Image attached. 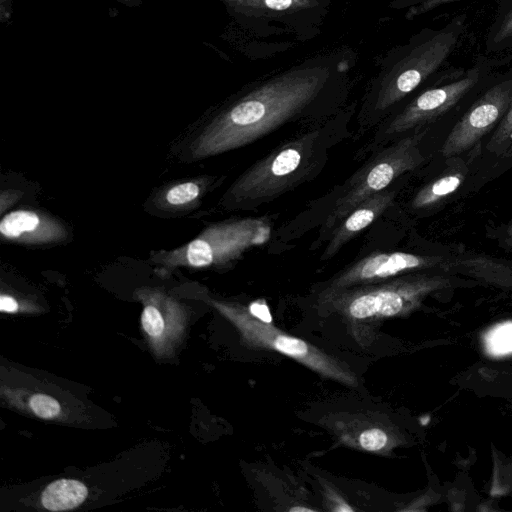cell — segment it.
Returning <instances> with one entry per match:
<instances>
[{"instance_id":"obj_12","label":"cell","mask_w":512,"mask_h":512,"mask_svg":"<svg viewBox=\"0 0 512 512\" xmlns=\"http://www.w3.org/2000/svg\"><path fill=\"white\" fill-rule=\"evenodd\" d=\"M2 239L25 245H46L64 241V224L47 213L18 209L7 213L0 222Z\"/></svg>"},{"instance_id":"obj_23","label":"cell","mask_w":512,"mask_h":512,"mask_svg":"<svg viewBox=\"0 0 512 512\" xmlns=\"http://www.w3.org/2000/svg\"><path fill=\"white\" fill-rule=\"evenodd\" d=\"M358 442L364 450L380 451L387 447L389 436L380 428H370L359 435Z\"/></svg>"},{"instance_id":"obj_16","label":"cell","mask_w":512,"mask_h":512,"mask_svg":"<svg viewBox=\"0 0 512 512\" xmlns=\"http://www.w3.org/2000/svg\"><path fill=\"white\" fill-rule=\"evenodd\" d=\"M464 180L462 171L446 172L422 187L412 200V207H431L459 189Z\"/></svg>"},{"instance_id":"obj_17","label":"cell","mask_w":512,"mask_h":512,"mask_svg":"<svg viewBox=\"0 0 512 512\" xmlns=\"http://www.w3.org/2000/svg\"><path fill=\"white\" fill-rule=\"evenodd\" d=\"M204 184L200 181H185L170 187L164 194L165 202L172 207H184L194 203L201 195Z\"/></svg>"},{"instance_id":"obj_5","label":"cell","mask_w":512,"mask_h":512,"mask_svg":"<svg viewBox=\"0 0 512 512\" xmlns=\"http://www.w3.org/2000/svg\"><path fill=\"white\" fill-rule=\"evenodd\" d=\"M449 285L436 275L405 276L349 288L323 297L352 320H379L416 310L431 293Z\"/></svg>"},{"instance_id":"obj_2","label":"cell","mask_w":512,"mask_h":512,"mask_svg":"<svg viewBox=\"0 0 512 512\" xmlns=\"http://www.w3.org/2000/svg\"><path fill=\"white\" fill-rule=\"evenodd\" d=\"M466 17L457 15L443 26L425 27L389 50L371 80L364 107L372 114L388 112L448 63L466 31Z\"/></svg>"},{"instance_id":"obj_13","label":"cell","mask_w":512,"mask_h":512,"mask_svg":"<svg viewBox=\"0 0 512 512\" xmlns=\"http://www.w3.org/2000/svg\"><path fill=\"white\" fill-rule=\"evenodd\" d=\"M394 191L383 190L355 207L333 230L324 259L333 257L348 241L372 224L392 203Z\"/></svg>"},{"instance_id":"obj_19","label":"cell","mask_w":512,"mask_h":512,"mask_svg":"<svg viewBox=\"0 0 512 512\" xmlns=\"http://www.w3.org/2000/svg\"><path fill=\"white\" fill-rule=\"evenodd\" d=\"M455 1L459 0H392L389 7L404 11V18L406 20H413L444 4Z\"/></svg>"},{"instance_id":"obj_9","label":"cell","mask_w":512,"mask_h":512,"mask_svg":"<svg viewBox=\"0 0 512 512\" xmlns=\"http://www.w3.org/2000/svg\"><path fill=\"white\" fill-rule=\"evenodd\" d=\"M512 102V66L497 73L453 126L441 153L451 158L472 148L506 114Z\"/></svg>"},{"instance_id":"obj_21","label":"cell","mask_w":512,"mask_h":512,"mask_svg":"<svg viewBox=\"0 0 512 512\" xmlns=\"http://www.w3.org/2000/svg\"><path fill=\"white\" fill-rule=\"evenodd\" d=\"M142 326L145 332L152 337H159L164 330V319L157 303L149 293V304H147L142 312Z\"/></svg>"},{"instance_id":"obj_24","label":"cell","mask_w":512,"mask_h":512,"mask_svg":"<svg viewBox=\"0 0 512 512\" xmlns=\"http://www.w3.org/2000/svg\"><path fill=\"white\" fill-rule=\"evenodd\" d=\"M249 311L258 319L264 322H272L268 306L263 301L251 303L248 307Z\"/></svg>"},{"instance_id":"obj_29","label":"cell","mask_w":512,"mask_h":512,"mask_svg":"<svg viewBox=\"0 0 512 512\" xmlns=\"http://www.w3.org/2000/svg\"><path fill=\"white\" fill-rule=\"evenodd\" d=\"M509 233H510V235H511V237H512V226H511V227H510V229H509Z\"/></svg>"},{"instance_id":"obj_10","label":"cell","mask_w":512,"mask_h":512,"mask_svg":"<svg viewBox=\"0 0 512 512\" xmlns=\"http://www.w3.org/2000/svg\"><path fill=\"white\" fill-rule=\"evenodd\" d=\"M250 29L280 24L286 32L307 39L315 35L331 0H219Z\"/></svg>"},{"instance_id":"obj_20","label":"cell","mask_w":512,"mask_h":512,"mask_svg":"<svg viewBox=\"0 0 512 512\" xmlns=\"http://www.w3.org/2000/svg\"><path fill=\"white\" fill-rule=\"evenodd\" d=\"M486 350L493 354L512 352V320H507L493 328L486 335Z\"/></svg>"},{"instance_id":"obj_28","label":"cell","mask_w":512,"mask_h":512,"mask_svg":"<svg viewBox=\"0 0 512 512\" xmlns=\"http://www.w3.org/2000/svg\"><path fill=\"white\" fill-rule=\"evenodd\" d=\"M117 1L125 3V4H130V3L136 2V0H117Z\"/></svg>"},{"instance_id":"obj_27","label":"cell","mask_w":512,"mask_h":512,"mask_svg":"<svg viewBox=\"0 0 512 512\" xmlns=\"http://www.w3.org/2000/svg\"><path fill=\"white\" fill-rule=\"evenodd\" d=\"M504 157H512V143L507 152L504 154Z\"/></svg>"},{"instance_id":"obj_14","label":"cell","mask_w":512,"mask_h":512,"mask_svg":"<svg viewBox=\"0 0 512 512\" xmlns=\"http://www.w3.org/2000/svg\"><path fill=\"white\" fill-rule=\"evenodd\" d=\"M485 54L512 59V0H499L487 29Z\"/></svg>"},{"instance_id":"obj_18","label":"cell","mask_w":512,"mask_h":512,"mask_svg":"<svg viewBox=\"0 0 512 512\" xmlns=\"http://www.w3.org/2000/svg\"><path fill=\"white\" fill-rule=\"evenodd\" d=\"M512 143V102L495 132L487 143V150L496 156H504Z\"/></svg>"},{"instance_id":"obj_6","label":"cell","mask_w":512,"mask_h":512,"mask_svg":"<svg viewBox=\"0 0 512 512\" xmlns=\"http://www.w3.org/2000/svg\"><path fill=\"white\" fill-rule=\"evenodd\" d=\"M316 133L274 150L246 170L224 195L227 204L253 207L284 192L308 174L316 151Z\"/></svg>"},{"instance_id":"obj_7","label":"cell","mask_w":512,"mask_h":512,"mask_svg":"<svg viewBox=\"0 0 512 512\" xmlns=\"http://www.w3.org/2000/svg\"><path fill=\"white\" fill-rule=\"evenodd\" d=\"M214 305L238 328L244 341L250 346L276 351L327 378L345 385H357L353 373L339 361L312 344L284 333L272 322L258 319L248 308L224 302H214Z\"/></svg>"},{"instance_id":"obj_25","label":"cell","mask_w":512,"mask_h":512,"mask_svg":"<svg viewBox=\"0 0 512 512\" xmlns=\"http://www.w3.org/2000/svg\"><path fill=\"white\" fill-rule=\"evenodd\" d=\"M0 309L3 312L13 313L18 310V303L13 297L9 295H1Z\"/></svg>"},{"instance_id":"obj_26","label":"cell","mask_w":512,"mask_h":512,"mask_svg":"<svg viewBox=\"0 0 512 512\" xmlns=\"http://www.w3.org/2000/svg\"><path fill=\"white\" fill-rule=\"evenodd\" d=\"M289 511L291 512H296V511H308V512H311V511H314V509H311V508H307V507H292L289 509Z\"/></svg>"},{"instance_id":"obj_8","label":"cell","mask_w":512,"mask_h":512,"mask_svg":"<svg viewBox=\"0 0 512 512\" xmlns=\"http://www.w3.org/2000/svg\"><path fill=\"white\" fill-rule=\"evenodd\" d=\"M427 129L407 136L381 152L359 172L338 198L327 218L325 229H333L361 202L388 187L399 175L424 162L419 144Z\"/></svg>"},{"instance_id":"obj_3","label":"cell","mask_w":512,"mask_h":512,"mask_svg":"<svg viewBox=\"0 0 512 512\" xmlns=\"http://www.w3.org/2000/svg\"><path fill=\"white\" fill-rule=\"evenodd\" d=\"M511 60L481 54L467 69L447 67L389 122L385 133L400 134L441 118L476 92L483 91L498 68Z\"/></svg>"},{"instance_id":"obj_15","label":"cell","mask_w":512,"mask_h":512,"mask_svg":"<svg viewBox=\"0 0 512 512\" xmlns=\"http://www.w3.org/2000/svg\"><path fill=\"white\" fill-rule=\"evenodd\" d=\"M86 486L77 480L60 479L49 484L42 493V504L50 511L70 510L87 497Z\"/></svg>"},{"instance_id":"obj_11","label":"cell","mask_w":512,"mask_h":512,"mask_svg":"<svg viewBox=\"0 0 512 512\" xmlns=\"http://www.w3.org/2000/svg\"><path fill=\"white\" fill-rule=\"evenodd\" d=\"M442 262L441 257L401 251L372 253L331 279L323 290L322 296L385 281L409 271L434 267Z\"/></svg>"},{"instance_id":"obj_22","label":"cell","mask_w":512,"mask_h":512,"mask_svg":"<svg viewBox=\"0 0 512 512\" xmlns=\"http://www.w3.org/2000/svg\"><path fill=\"white\" fill-rule=\"evenodd\" d=\"M29 404L33 412L40 418H54L60 412L58 401L45 394H35Z\"/></svg>"},{"instance_id":"obj_1","label":"cell","mask_w":512,"mask_h":512,"mask_svg":"<svg viewBox=\"0 0 512 512\" xmlns=\"http://www.w3.org/2000/svg\"><path fill=\"white\" fill-rule=\"evenodd\" d=\"M329 59H314L262 81L214 117L193 141L194 159L231 151L300 115L324 92L336 72Z\"/></svg>"},{"instance_id":"obj_4","label":"cell","mask_w":512,"mask_h":512,"mask_svg":"<svg viewBox=\"0 0 512 512\" xmlns=\"http://www.w3.org/2000/svg\"><path fill=\"white\" fill-rule=\"evenodd\" d=\"M271 234L268 221L240 218L206 227L191 241L171 250L152 251L149 261L161 273L177 267L221 266L238 259L248 249L266 243Z\"/></svg>"}]
</instances>
